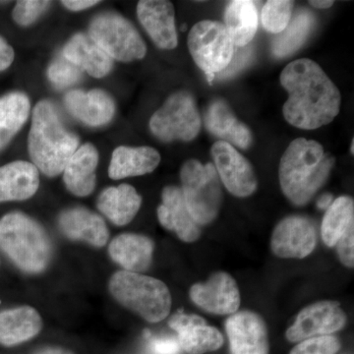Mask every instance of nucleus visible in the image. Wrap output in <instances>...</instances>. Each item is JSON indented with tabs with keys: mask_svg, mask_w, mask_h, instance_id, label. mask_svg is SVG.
Listing matches in <instances>:
<instances>
[{
	"mask_svg": "<svg viewBox=\"0 0 354 354\" xmlns=\"http://www.w3.org/2000/svg\"><path fill=\"white\" fill-rule=\"evenodd\" d=\"M279 81L288 94L283 116L292 127L317 129L329 124L339 113L341 92L313 60L301 58L290 62Z\"/></svg>",
	"mask_w": 354,
	"mask_h": 354,
	"instance_id": "nucleus-1",
	"label": "nucleus"
},
{
	"mask_svg": "<svg viewBox=\"0 0 354 354\" xmlns=\"http://www.w3.org/2000/svg\"><path fill=\"white\" fill-rule=\"evenodd\" d=\"M335 158L314 140H293L281 158L279 178L281 191L292 204L304 206L327 181Z\"/></svg>",
	"mask_w": 354,
	"mask_h": 354,
	"instance_id": "nucleus-2",
	"label": "nucleus"
},
{
	"mask_svg": "<svg viewBox=\"0 0 354 354\" xmlns=\"http://www.w3.org/2000/svg\"><path fill=\"white\" fill-rule=\"evenodd\" d=\"M28 145L32 165L46 176L53 177L64 171L78 149L79 139L64 127L55 106L41 101L32 111Z\"/></svg>",
	"mask_w": 354,
	"mask_h": 354,
	"instance_id": "nucleus-3",
	"label": "nucleus"
},
{
	"mask_svg": "<svg viewBox=\"0 0 354 354\" xmlns=\"http://www.w3.org/2000/svg\"><path fill=\"white\" fill-rule=\"evenodd\" d=\"M0 250L27 274L44 272L51 258V243L36 221L19 212L0 218Z\"/></svg>",
	"mask_w": 354,
	"mask_h": 354,
	"instance_id": "nucleus-4",
	"label": "nucleus"
},
{
	"mask_svg": "<svg viewBox=\"0 0 354 354\" xmlns=\"http://www.w3.org/2000/svg\"><path fill=\"white\" fill-rule=\"evenodd\" d=\"M109 291L118 304L147 322H160L171 312V291L152 277L127 271L115 272L109 281Z\"/></svg>",
	"mask_w": 354,
	"mask_h": 354,
	"instance_id": "nucleus-5",
	"label": "nucleus"
},
{
	"mask_svg": "<svg viewBox=\"0 0 354 354\" xmlns=\"http://www.w3.org/2000/svg\"><path fill=\"white\" fill-rule=\"evenodd\" d=\"M180 179L184 201L195 223L206 225L215 221L223 204V191L214 165L187 160L181 167Z\"/></svg>",
	"mask_w": 354,
	"mask_h": 354,
	"instance_id": "nucleus-6",
	"label": "nucleus"
},
{
	"mask_svg": "<svg viewBox=\"0 0 354 354\" xmlns=\"http://www.w3.org/2000/svg\"><path fill=\"white\" fill-rule=\"evenodd\" d=\"M188 48L195 64L206 74L209 84L227 68L234 57V44L227 28L218 21L197 23L188 35Z\"/></svg>",
	"mask_w": 354,
	"mask_h": 354,
	"instance_id": "nucleus-7",
	"label": "nucleus"
},
{
	"mask_svg": "<svg viewBox=\"0 0 354 354\" xmlns=\"http://www.w3.org/2000/svg\"><path fill=\"white\" fill-rule=\"evenodd\" d=\"M150 129L164 142L196 138L201 129V116L194 97L186 91L169 95L151 118Z\"/></svg>",
	"mask_w": 354,
	"mask_h": 354,
	"instance_id": "nucleus-8",
	"label": "nucleus"
},
{
	"mask_svg": "<svg viewBox=\"0 0 354 354\" xmlns=\"http://www.w3.org/2000/svg\"><path fill=\"white\" fill-rule=\"evenodd\" d=\"M90 37L111 59L130 62L145 57L147 46L138 31L116 13L97 15L90 25Z\"/></svg>",
	"mask_w": 354,
	"mask_h": 354,
	"instance_id": "nucleus-9",
	"label": "nucleus"
},
{
	"mask_svg": "<svg viewBox=\"0 0 354 354\" xmlns=\"http://www.w3.org/2000/svg\"><path fill=\"white\" fill-rule=\"evenodd\" d=\"M346 321L348 317L339 302H315L298 313L295 323L286 330V339L291 342H300L311 337L330 335L344 329Z\"/></svg>",
	"mask_w": 354,
	"mask_h": 354,
	"instance_id": "nucleus-10",
	"label": "nucleus"
},
{
	"mask_svg": "<svg viewBox=\"0 0 354 354\" xmlns=\"http://www.w3.org/2000/svg\"><path fill=\"white\" fill-rule=\"evenodd\" d=\"M221 183L234 196H251L258 187L257 177L251 162L234 146L223 141H216L211 149Z\"/></svg>",
	"mask_w": 354,
	"mask_h": 354,
	"instance_id": "nucleus-11",
	"label": "nucleus"
},
{
	"mask_svg": "<svg viewBox=\"0 0 354 354\" xmlns=\"http://www.w3.org/2000/svg\"><path fill=\"white\" fill-rule=\"evenodd\" d=\"M317 239L313 221L304 216H286L272 232L271 249L283 259H304L313 252Z\"/></svg>",
	"mask_w": 354,
	"mask_h": 354,
	"instance_id": "nucleus-12",
	"label": "nucleus"
},
{
	"mask_svg": "<svg viewBox=\"0 0 354 354\" xmlns=\"http://www.w3.org/2000/svg\"><path fill=\"white\" fill-rule=\"evenodd\" d=\"M189 295L199 308L215 315H232L241 306L239 286L227 272H214L206 283H195Z\"/></svg>",
	"mask_w": 354,
	"mask_h": 354,
	"instance_id": "nucleus-13",
	"label": "nucleus"
},
{
	"mask_svg": "<svg viewBox=\"0 0 354 354\" xmlns=\"http://www.w3.org/2000/svg\"><path fill=\"white\" fill-rule=\"evenodd\" d=\"M225 330L232 354H269L270 342L264 319L253 311L239 312L228 317Z\"/></svg>",
	"mask_w": 354,
	"mask_h": 354,
	"instance_id": "nucleus-14",
	"label": "nucleus"
},
{
	"mask_svg": "<svg viewBox=\"0 0 354 354\" xmlns=\"http://www.w3.org/2000/svg\"><path fill=\"white\" fill-rule=\"evenodd\" d=\"M169 326L177 333L180 348L189 354H203L215 351L223 344V337L215 327L207 325L198 315H187L178 311L169 319Z\"/></svg>",
	"mask_w": 354,
	"mask_h": 354,
	"instance_id": "nucleus-15",
	"label": "nucleus"
},
{
	"mask_svg": "<svg viewBox=\"0 0 354 354\" xmlns=\"http://www.w3.org/2000/svg\"><path fill=\"white\" fill-rule=\"evenodd\" d=\"M137 16L153 43L162 50H174L178 44L176 12L171 2L165 0H141Z\"/></svg>",
	"mask_w": 354,
	"mask_h": 354,
	"instance_id": "nucleus-16",
	"label": "nucleus"
},
{
	"mask_svg": "<svg viewBox=\"0 0 354 354\" xmlns=\"http://www.w3.org/2000/svg\"><path fill=\"white\" fill-rule=\"evenodd\" d=\"M205 127L220 141L246 150L253 142L251 130L236 115L225 100H213L205 113Z\"/></svg>",
	"mask_w": 354,
	"mask_h": 354,
	"instance_id": "nucleus-17",
	"label": "nucleus"
},
{
	"mask_svg": "<svg viewBox=\"0 0 354 354\" xmlns=\"http://www.w3.org/2000/svg\"><path fill=\"white\" fill-rule=\"evenodd\" d=\"M162 203L158 208L160 225L176 232L180 241L187 243L196 241L201 232L186 207L180 188L167 186L162 190Z\"/></svg>",
	"mask_w": 354,
	"mask_h": 354,
	"instance_id": "nucleus-18",
	"label": "nucleus"
},
{
	"mask_svg": "<svg viewBox=\"0 0 354 354\" xmlns=\"http://www.w3.org/2000/svg\"><path fill=\"white\" fill-rule=\"evenodd\" d=\"M65 106L77 120L90 127H102L113 120L115 104L108 93L75 90L65 95Z\"/></svg>",
	"mask_w": 354,
	"mask_h": 354,
	"instance_id": "nucleus-19",
	"label": "nucleus"
},
{
	"mask_svg": "<svg viewBox=\"0 0 354 354\" xmlns=\"http://www.w3.org/2000/svg\"><path fill=\"white\" fill-rule=\"evenodd\" d=\"M58 225L65 236L95 247L106 245L109 232L101 216L84 208H73L62 212Z\"/></svg>",
	"mask_w": 354,
	"mask_h": 354,
	"instance_id": "nucleus-20",
	"label": "nucleus"
},
{
	"mask_svg": "<svg viewBox=\"0 0 354 354\" xmlns=\"http://www.w3.org/2000/svg\"><path fill=\"white\" fill-rule=\"evenodd\" d=\"M39 185V169L32 162L15 160L0 167V203L30 199Z\"/></svg>",
	"mask_w": 354,
	"mask_h": 354,
	"instance_id": "nucleus-21",
	"label": "nucleus"
},
{
	"mask_svg": "<svg viewBox=\"0 0 354 354\" xmlns=\"http://www.w3.org/2000/svg\"><path fill=\"white\" fill-rule=\"evenodd\" d=\"M99 164V153L92 144L77 149L64 169V180L67 189L78 197L92 194L95 187V169Z\"/></svg>",
	"mask_w": 354,
	"mask_h": 354,
	"instance_id": "nucleus-22",
	"label": "nucleus"
},
{
	"mask_svg": "<svg viewBox=\"0 0 354 354\" xmlns=\"http://www.w3.org/2000/svg\"><path fill=\"white\" fill-rule=\"evenodd\" d=\"M153 242L145 235L123 234L113 239L109 247L111 259L124 271L145 272L153 261Z\"/></svg>",
	"mask_w": 354,
	"mask_h": 354,
	"instance_id": "nucleus-23",
	"label": "nucleus"
},
{
	"mask_svg": "<svg viewBox=\"0 0 354 354\" xmlns=\"http://www.w3.org/2000/svg\"><path fill=\"white\" fill-rule=\"evenodd\" d=\"M64 57L95 78L108 75L113 59L90 36L75 35L64 48Z\"/></svg>",
	"mask_w": 354,
	"mask_h": 354,
	"instance_id": "nucleus-24",
	"label": "nucleus"
},
{
	"mask_svg": "<svg viewBox=\"0 0 354 354\" xmlns=\"http://www.w3.org/2000/svg\"><path fill=\"white\" fill-rule=\"evenodd\" d=\"M160 162V155L151 147L120 146L113 151L109 176L114 180L151 174Z\"/></svg>",
	"mask_w": 354,
	"mask_h": 354,
	"instance_id": "nucleus-25",
	"label": "nucleus"
},
{
	"mask_svg": "<svg viewBox=\"0 0 354 354\" xmlns=\"http://www.w3.org/2000/svg\"><path fill=\"white\" fill-rule=\"evenodd\" d=\"M43 321L36 309L21 306L0 312V344L14 346L41 332Z\"/></svg>",
	"mask_w": 354,
	"mask_h": 354,
	"instance_id": "nucleus-26",
	"label": "nucleus"
},
{
	"mask_svg": "<svg viewBox=\"0 0 354 354\" xmlns=\"http://www.w3.org/2000/svg\"><path fill=\"white\" fill-rule=\"evenodd\" d=\"M142 197L133 186L121 184L102 191L97 200V208L116 225H125L138 214Z\"/></svg>",
	"mask_w": 354,
	"mask_h": 354,
	"instance_id": "nucleus-27",
	"label": "nucleus"
},
{
	"mask_svg": "<svg viewBox=\"0 0 354 354\" xmlns=\"http://www.w3.org/2000/svg\"><path fill=\"white\" fill-rule=\"evenodd\" d=\"M225 27L237 48L248 46L258 30L257 7L249 0H234L225 7Z\"/></svg>",
	"mask_w": 354,
	"mask_h": 354,
	"instance_id": "nucleus-28",
	"label": "nucleus"
},
{
	"mask_svg": "<svg viewBox=\"0 0 354 354\" xmlns=\"http://www.w3.org/2000/svg\"><path fill=\"white\" fill-rule=\"evenodd\" d=\"M315 24V16L306 8L298 9L292 15L288 27L281 34L274 37L271 50L276 57H290L299 50Z\"/></svg>",
	"mask_w": 354,
	"mask_h": 354,
	"instance_id": "nucleus-29",
	"label": "nucleus"
},
{
	"mask_svg": "<svg viewBox=\"0 0 354 354\" xmlns=\"http://www.w3.org/2000/svg\"><path fill=\"white\" fill-rule=\"evenodd\" d=\"M29 97L20 92L9 93L0 97V150L20 131L29 118Z\"/></svg>",
	"mask_w": 354,
	"mask_h": 354,
	"instance_id": "nucleus-30",
	"label": "nucleus"
},
{
	"mask_svg": "<svg viewBox=\"0 0 354 354\" xmlns=\"http://www.w3.org/2000/svg\"><path fill=\"white\" fill-rule=\"evenodd\" d=\"M354 228V202L349 196H341L326 209L321 227L324 243L335 247L342 235Z\"/></svg>",
	"mask_w": 354,
	"mask_h": 354,
	"instance_id": "nucleus-31",
	"label": "nucleus"
},
{
	"mask_svg": "<svg viewBox=\"0 0 354 354\" xmlns=\"http://www.w3.org/2000/svg\"><path fill=\"white\" fill-rule=\"evenodd\" d=\"M295 2L288 0H270L262 9V24L266 31L281 34L292 17Z\"/></svg>",
	"mask_w": 354,
	"mask_h": 354,
	"instance_id": "nucleus-32",
	"label": "nucleus"
},
{
	"mask_svg": "<svg viewBox=\"0 0 354 354\" xmlns=\"http://www.w3.org/2000/svg\"><path fill=\"white\" fill-rule=\"evenodd\" d=\"M82 72L66 58L53 60L48 68V78L57 88H64L80 80Z\"/></svg>",
	"mask_w": 354,
	"mask_h": 354,
	"instance_id": "nucleus-33",
	"label": "nucleus"
},
{
	"mask_svg": "<svg viewBox=\"0 0 354 354\" xmlns=\"http://www.w3.org/2000/svg\"><path fill=\"white\" fill-rule=\"evenodd\" d=\"M341 342L334 335H322L300 342L290 354H337Z\"/></svg>",
	"mask_w": 354,
	"mask_h": 354,
	"instance_id": "nucleus-34",
	"label": "nucleus"
},
{
	"mask_svg": "<svg viewBox=\"0 0 354 354\" xmlns=\"http://www.w3.org/2000/svg\"><path fill=\"white\" fill-rule=\"evenodd\" d=\"M50 1L44 0H20L14 7L13 20L22 27L31 25L50 8Z\"/></svg>",
	"mask_w": 354,
	"mask_h": 354,
	"instance_id": "nucleus-35",
	"label": "nucleus"
},
{
	"mask_svg": "<svg viewBox=\"0 0 354 354\" xmlns=\"http://www.w3.org/2000/svg\"><path fill=\"white\" fill-rule=\"evenodd\" d=\"M254 48L252 46H246L234 50V57L230 60L227 68L216 74L215 79L225 80L236 76L239 72L245 69L253 62Z\"/></svg>",
	"mask_w": 354,
	"mask_h": 354,
	"instance_id": "nucleus-36",
	"label": "nucleus"
},
{
	"mask_svg": "<svg viewBox=\"0 0 354 354\" xmlns=\"http://www.w3.org/2000/svg\"><path fill=\"white\" fill-rule=\"evenodd\" d=\"M339 261L344 267L353 269L354 267V228L342 235L335 244Z\"/></svg>",
	"mask_w": 354,
	"mask_h": 354,
	"instance_id": "nucleus-37",
	"label": "nucleus"
},
{
	"mask_svg": "<svg viewBox=\"0 0 354 354\" xmlns=\"http://www.w3.org/2000/svg\"><path fill=\"white\" fill-rule=\"evenodd\" d=\"M151 349L153 354H179L181 348L176 339L158 337L151 341Z\"/></svg>",
	"mask_w": 354,
	"mask_h": 354,
	"instance_id": "nucleus-38",
	"label": "nucleus"
},
{
	"mask_svg": "<svg viewBox=\"0 0 354 354\" xmlns=\"http://www.w3.org/2000/svg\"><path fill=\"white\" fill-rule=\"evenodd\" d=\"M15 58L12 46L3 37L0 36V72L11 66Z\"/></svg>",
	"mask_w": 354,
	"mask_h": 354,
	"instance_id": "nucleus-39",
	"label": "nucleus"
},
{
	"mask_svg": "<svg viewBox=\"0 0 354 354\" xmlns=\"http://www.w3.org/2000/svg\"><path fill=\"white\" fill-rule=\"evenodd\" d=\"M62 3L69 10L82 11L97 6L100 1H95V0H65V1H62Z\"/></svg>",
	"mask_w": 354,
	"mask_h": 354,
	"instance_id": "nucleus-40",
	"label": "nucleus"
},
{
	"mask_svg": "<svg viewBox=\"0 0 354 354\" xmlns=\"http://www.w3.org/2000/svg\"><path fill=\"white\" fill-rule=\"evenodd\" d=\"M333 201H334L333 195L330 193H326V194L319 198L318 201H317V207L320 209H327L332 205Z\"/></svg>",
	"mask_w": 354,
	"mask_h": 354,
	"instance_id": "nucleus-41",
	"label": "nucleus"
},
{
	"mask_svg": "<svg viewBox=\"0 0 354 354\" xmlns=\"http://www.w3.org/2000/svg\"><path fill=\"white\" fill-rule=\"evenodd\" d=\"M310 6L312 7H315L317 9H328L330 7L333 6L334 4V1H330V0H318V1H309Z\"/></svg>",
	"mask_w": 354,
	"mask_h": 354,
	"instance_id": "nucleus-42",
	"label": "nucleus"
},
{
	"mask_svg": "<svg viewBox=\"0 0 354 354\" xmlns=\"http://www.w3.org/2000/svg\"><path fill=\"white\" fill-rule=\"evenodd\" d=\"M36 354H73L70 353L68 351H65V349L59 348H44L43 351H39L38 353Z\"/></svg>",
	"mask_w": 354,
	"mask_h": 354,
	"instance_id": "nucleus-43",
	"label": "nucleus"
},
{
	"mask_svg": "<svg viewBox=\"0 0 354 354\" xmlns=\"http://www.w3.org/2000/svg\"><path fill=\"white\" fill-rule=\"evenodd\" d=\"M353 142H354V140L353 139V141H351V153H353V152H354V151H353V148H354V147H353L354 146Z\"/></svg>",
	"mask_w": 354,
	"mask_h": 354,
	"instance_id": "nucleus-44",
	"label": "nucleus"
}]
</instances>
